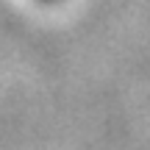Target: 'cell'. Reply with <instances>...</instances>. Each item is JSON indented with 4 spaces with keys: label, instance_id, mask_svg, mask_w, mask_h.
<instances>
[{
    "label": "cell",
    "instance_id": "obj_1",
    "mask_svg": "<svg viewBox=\"0 0 150 150\" xmlns=\"http://www.w3.org/2000/svg\"><path fill=\"white\" fill-rule=\"evenodd\" d=\"M45 3H53V0H45Z\"/></svg>",
    "mask_w": 150,
    "mask_h": 150
}]
</instances>
